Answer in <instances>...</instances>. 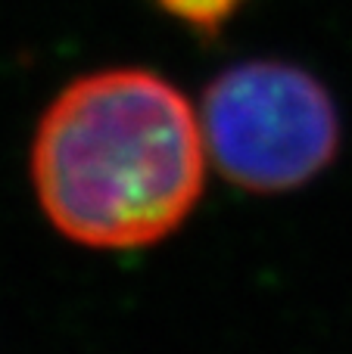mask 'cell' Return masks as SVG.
Here are the masks:
<instances>
[{"mask_svg":"<svg viewBox=\"0 0 352 354\" xmlns=\"http://www.w3.org/2000/svg\"><path fill=\"white\" fill-rule=\"evenodd\" d=\"M191 100L147 68L75 78L41 115L31 183L47 221L87 249H143L172 236L206 183Z\"/></svg>","mask_w":352,"mask_h":354,"instance_id":"6da1fadb","label":"cell"},{"mask_svg":"<svg viewBox=\"0 0 352 354\" xmlns=\"http://www.w3.org/2000/svg\"><path fill=\"white\" fill-rule=\"evenodd\" d=\"M203 140L234 187L272 196L315 180L340 153V112L331 91L284 59H249L206 84Z\"/></svg>","mask_w":352,"mask_h":354,"instance_id":"7a4b0ae2","label":"cell"},{"mask_svg":"<svg viewBox=\"0 0 352 354\" xmlns=\"http://www.w3.org/2000/svg\"><path fill=\"white\" fill-rule=\"evenodd\" d=\"M168 19L184 25L197 37H215L240 12L247 0H153Z\"/></svg>","mask_w":352,"mask_h":354,"instance_id":"3957f363","label":"cell"}]
</instances>
